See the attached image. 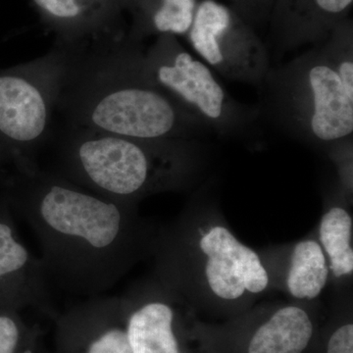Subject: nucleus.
Instances as JSON below:
<instances>
[{
  "instance_id": "f257e3e1",
  "label": "nucleus",
  "mask_w": 353,
  "mask_h": 353,
  "mask_svg": "<svg viewBox=\"0 0 353 353\" xmlns=\"http://www.w3.org/2000/svg\"><path fill=\"white\" fill-rule=\"evenodd\" d=\"M7 199L31 226L44 267L66 292L101 296L153 255L160 228L138 205L110 201L43 168L15 165Z\"/></svg>"
},
{
  "instance_id": "6ab92c4d",
  "label": "nucleus",
  "mask_w": 353,
  "mask_h": 353,
  "mask_svg": "<svg viewBox=\"0 0 353 353\" xmlns=\"http://www.w3.org/2000/svg\"><path fill=\"white\" fill-rule=\"evenodd\" d=\"M230 6L255 30L268 24L275 0H229Z\"/></svg>"
},
{
  "instance_id": "aec40b11",
  "label": "nucleus",
  "mask_w": 353,
  "mask_h": 353,
  "mask_svg": "<svg viewBox=\"0 0 353 353\" xmlns=\"http://www.w3.org/2000/svg\"><path fill=\"white\" fill-rule=\"evenodd\" d=\"M24 341V330L11 312H0V353H19Z\"/></svg>"
},
{
  "instance_id": "4be33fe9",
  "label": "nucleus",
  "mask_w": 353,
  "mask_h": 353,
  "mask_svg": "<svg viewBox=\"0 0 353 353\" xmlns=\"http://www.w3.org/2000/svg\"><path fill=\"white\" fill-rule=\"evenodd\" d=\"M228 1H229V0H228Z\"/></svg>"
},
{
  "instance_id": "f3484780",
  "label": "nucleus",
  "mask_w": 353,
  "mask_h": 353,
  "mask_svg": "<svg viewBox=\"0 0 353 353\" xmlns=\"http://www.w3.org/2000/svg\"><path fill=\"white\" fill-rule=\"evenodd\" d=\"M131 18L128 36L143 43L150 37L187 36L194 21L199 0H119Z\"/></svg>"
},
{
  "instance_id": "39448f33",
  "label": "nucleus",
  "mask_w": 353,
  "mask_h": 353,
  "mask_svg": "<svg viewBox=\"0 0 353 353\" xmlns=\"http://www.w3.org/2000/svg\"><path fill=\"white\" fill-rule=\"evenodd\" d=\"M261 116L290 138L326 150L353 137V22L290 61L272 67L259 88Z\"/></svg>"
},
{
  "instance_id": "412c9836",
  "label": "nucleus",
  "mask_w": 353,
  "mask_h": 353,
  "mask_svg": "<svg viewBox=\"0 0 353 353\" xmlns=\"http://www.w3.org/2000/svg\"><path fill=\"white\" fill-rule=\"evenodd\" d=\"M326 353H353V324L345 323L338 327L327 343Z\"/></svg>"
},
{
  "instance_id": "423d86ee",
  "label": "nucleus",
  "mask_w": 353,
  "mask_h": 353,
  "mask_svg": "<svg viewBox=\"0 0 353 353\" xmlns=\"http://www.w3.org/2000/svg\"><path fill=\"white\" fill-rule=\"evenodd\" d=\"M66 48L0 68V162L38 161L54 127ZM39 162V161H38Z\"/></svg>"
},
{
  "instance_id": "ddd939ff",
  "label": "nucleus",
  "mask_w": 353,
  "mask_h": 353,
  "mask_svg": "<svg viewBox=\"0 0 353 353\" xmlns=\"http://www.w3.org/2000/svg\"><path fill=\"white\" fill-rule=\"evenodd\" d=\"M64 341L75 353H134L119 296H97L74 306L61 322Z\"/></svg>"
},
{
  "instance_id": "2eb2a0df",
  "label": "nucleus",
  "mask_w": 353,
  "mask_h": 353,
  "mask_svg": "<svg viewBox=\"0 0 353 353\" xmlns=\"http://www.w3.org/2000/svg\"><path fill=\"white\" fill-rule=\"evenodd\" d=\"M246 341V353H303L314 334V323L305 303H279Z\"/></svg>"
},
{
  "instance_id": "dca6fc26",
  "label": "nucleus",
  "mask_w": 353,
  "mask_h": 353,
  "mask_svg": "<svg viewBox=\"0 0 353 353\" xmlns=\"http://www.w3.org/2000/svg\"><path fill=\"white\" fill-rule=\"evenodd\" d=\"M352 201V197L336 188L327 201L315 236L328 261L330 281L336 283L340 289L352 281L353 275Z\"/></svg>"
},
{
  "instance_id": "9b49d317",
  "label": "nucleus",
  "mask_w": 353,
  "mask_h": 353,
  "mask_svg": "<svg viewBox=\"0 0 353 353\" xmlns=\"http://www.w3.org/2000/svg\"><path fill=\"white\" fill-rule=\"evenodd\" d=\"M352 6L353 0H275L268 22L274 46L285 52L324 41Z\"/></svg>"
},
{
  "instance_id": "7ed1b4c3",
  "label": "nucleus",
  "mask_w": 353,
  "mask_h": 353,
  "mask_svg": "<svg viewBox=\"0 0 353 353\" xmlns=\"http://www.w3.org/2000/svg\"><path fill=\"white\" fill-rule=\"evenodd\" d=\"M153 256V276L190 307L245 310L271 290L260 253L236 238L205 192L160 228Z\"/></svg>"
},
{
  "instance_id": "6e6552de",
  "label": "nucleus",
  "mask_w": 353,
  "mask_h": 353,
  "mask_svg": "<svg viewBox=\"0 0 353 353\" xmlns=\"http://www.w3.org/2000/svg\"><path fill=\"white\" fill-rule=\"evenodd\" d=\"M185 38L205 64L227 80L259 88L272 68L256 30L230 6L201 0Z\"/></svg>"
},
{
  "instance_id": "a211bd4d",
  "label": "nucleus",
  "mask_w": 353,
  "mask_h": 353,
  "mask_svg": "<svg viewBox=\"0 0 353 353\" xmlns=\"http://www.w3.org/2000/svg\"><path fill=\"white\" fill-rule=\"evenodd\" d=\"M353 137L341 139L326 148L327 154L331 161L336 165L338 172L336 188L347 196L352 197V152Z\"/></svg>"
},
{
  "instance_id": "20e7f679",
  "label": "nucleus",
  "mask_w": 353,
  "mask_h": 353,
  "mask_svg": "<svg viewBox=\"0 0 353 353\" xmlns=\"http://www.w3.org/2000/svg\"><path fill=\"white\" fill-rule=\"evenodd\" d=\"M199 141L126 138L55 121L44 148H52L46 169L110 201L138 205L145 197L189 189L199 180L204 161Z\"/></svg>"
},
{
  "instance_id": "0eeeda50",
  "label": "nucleus",
  "mask_w": 353,
  "mask_h": 353,
  "mask_svg": "<svg viewBox=\"0 0 353 353\" xmlns=\"http://www.w3.org/2000/svg\"><path fill=\"white\" fill-rule=\"evenodd\" d=\"M145 69L158 87L210 134L240 139L256 132L259 105L234 99L212 69L192 57L176 37H157L145 48Z\"/></svg>"
},
{
  "instance_id": "1a4fd4ad",
  "label": "nucleus",
  "mask_w": 353,
  "mask_h": 353,
  "mask_svg": "<svg viewBox=\"0 0 353 353\" xmlns=\"http://www.w3.org/2000/svg\"><path fill=\"white\" fill-rule=\"evenodd\" d=\"M125 330L134 353H183L179 322L187 303L153 276L119 296Z\"/></svg>"
},
{
  "instance_id": "f8f14e48",
  "label": "nucleus",
  "mask_w": 353,
  "mask_h": 353,
  "mask_svg": "<svg viewBox=\"0 0 353 353\" xmlns=\"http://www.w3.org/2000/svg\"><path fill=\"white\" fill-rule=\"evenodd\" d=\"M54 44L71 46L127 30L119 0H31Z\"/></svg>"
},
{
  "instance_id": "4468645a",
  "label": "nucleus",
  "mask_w": 353,
  "mask_h": 353,
  "mask_svg": "<svg viewBox=\"0 0 353 353\" xmlns=\"http://www.w3.org/2000/svg\"><path fill=\"white\" fill-rule=\"evenodd\" d=\"M50 279L43 260L17 239L8 218L0 216V294L11 305L50 308Z\"/></svg>"
},
{
  "instance_id": "9d476101",
  "label": "nucleus",
  "mask_w": 353,
  "mask_h": 353,
  "mask_svg": "<svg viewBox=\"0 0 353 353\" xmlns=\"http://www.w3.org/2000/svg\"><path fill=\"white\" fill-rule=\"evenodd\" d=\"M259 253L270 289L285 292L292 301H316L330 282L328 261L315 236Z\"/></svg>"
},
{
  "instance_id": "f03ea898",
  "label": "nucleus",
  "mask_w": 353,
  "mask_h": 353,
  "mask_svg": "<svg viewBox=\"0 0 353 353\" xmlns=\"http://www.w3.org/2000/svg\"><path fill=\"white\" fill-rule=\"evenodd\" d=\"M66 48L57 106L60 121L102 134L165 141L210 134L165 94L145 69V48L128 29Z\"/></svg>"
}]
</instances>
